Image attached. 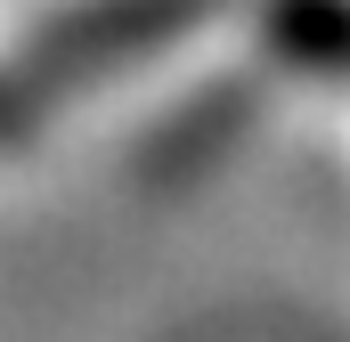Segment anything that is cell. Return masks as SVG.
<instances>
[{"label":"cell","mask_w":350,"mask_h":342,"mask_svg":"<svg viewBox=\"0 0 350 342\" xmlns=\"http://www.w3.org/2000/svg\"><path fill=\"white\" fill-rule=\"evenodd\" d=\"M277 49H285L293 66L350 74V8L342 0H285V8H277Z\"/></svg>","instance_id":"cell-1"}]
</instances>
